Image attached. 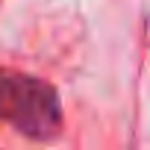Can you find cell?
Wrapping results in <instances>:
<instances>
[{"mask_svg":"<svg viewBox=\"0 0 150 150\" xmlns=\"http://www.w3.org/2000/svg\"><path fill=\"white\" fill-rule=\"evenodd\" d=\"M0 121L27 138H53L62 129V103L50 83L0 68Z\"/></svg>","mask_w":150,"mask_h":150,"instance_id":"cell-1","label":"cell"}]
</instances>
